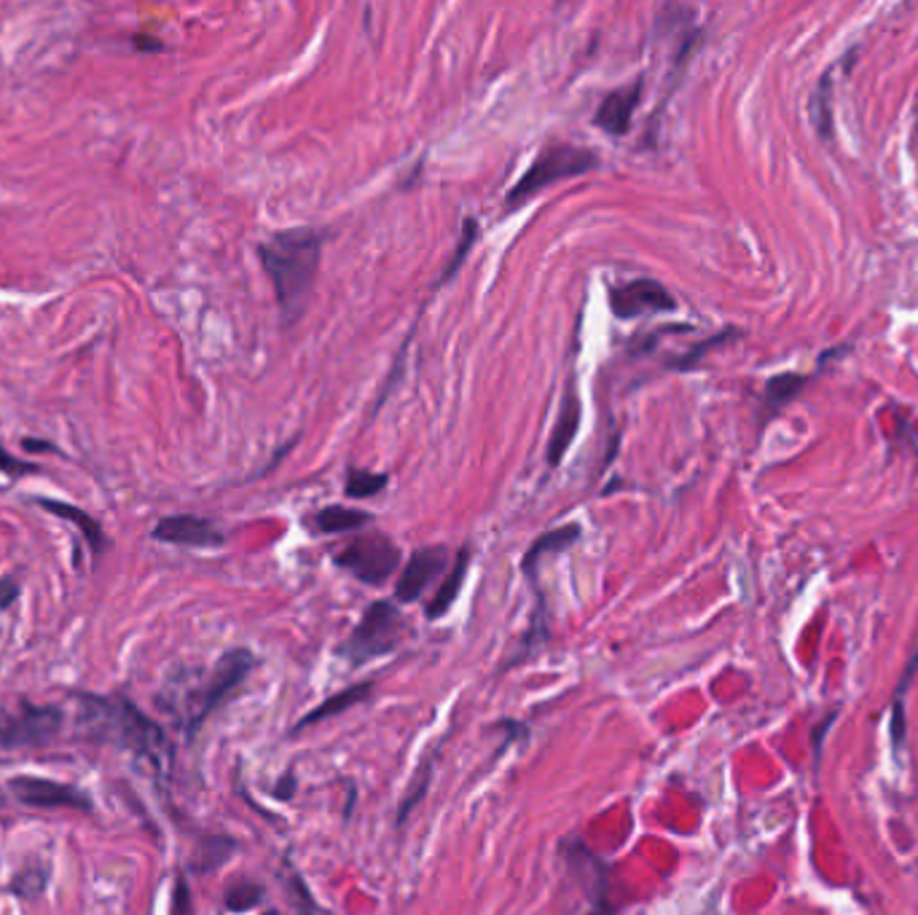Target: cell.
Segmentation results:
<instances>
[{"mask_svg": "<svg viewBox=\"0 0 918 915\" xmlns=\"http://www.w3.org/2000/svg\"><path fill=\"white\" fill-rule=\"evenodd\" d=\"M36 505H40L44 510H49L51 516H57V518H62V521L73 523V527L78 529L81 534H84L86 545H89V551L95 553V556H100V553L108 551L110 540H108L106 529H102V523L97 521L95 516H89L86 510L75 508V505H71V503H62V499L40 497V499H36Z\"/></svg>", "mask_w": 918, "mask_h": 915, "instance_id": "obj_16", "label": "cell"}, {"mask_svg": "<svg viewBox=\"0 0 918 915\" xmlns=\"http://www.w3.org/2000/svg\"><path fill=\"white\" fill-rule=\"evenodd\" d=\"M78 709V731L95 744H110L148 762L159 784H167L172 773L170 738L161 731L159 722L143 714L130 698L124 696H95V693H75Z\"/></svg>", "mask_w": 918, "mask_h": 915, "instance_id": "obj_1", "label": "cell"}, {"mask_svg": "<svg viewBox=\"0 0 918 915\" xmlns=\"http://www.w3.org/2000/svg\"><path fill=\"white\" fill-rule=\"evenodd\" d=\"M0 806H3V800H0Z\"/></svg>", "mask_w": 918, "mask_h": 915, "instance_id": "obj_30", "label": "cell"}, {"mask_svg": "<svg viewBox=\"0 0 918 915\" xmlns=\"http://www.w3.org/2000/svg\"><path fill=\"white\" fill-rule=\"evenodd\" d=\"M258 666L253 650L247 647H234L226 650L224 655L215 661V666L205 674V679L185 685L183 690H176V701H172V712L178 714L180 727L185 733V742H194L196 731L205 725V720L215 709L224 707L250 677V672Z\"/></svg>", "mask_w": 918, "mask_h": 915, "instance_id": "obj_3", "label": "cell"}, {"mask_svg": "<svg viewBox=\"0 0 918 915\" xmlns=\"http://www.w3.org/2000/svg\"><path fill=\"white\" fill-rule=\"evenodd\" d=\"M191 913H194V907H191L189 886H185V878H178V881H176V889H172V905H170V915H191Z\"/></svg>", "mask_w": 918, "mask_h": 915, "instance_id": "obj_27", "label": "cell"}, {"mask_svg": "<svg viewBox=\"0 0 918 915\" xmlns=\"http://www.w3.org/2000/svg\"><path fill=\"white\" fill-rule=\"evenodd\" d=\"M639 103H642V79H637L635 84H626L620 89L609 92L604 97L600 110L594 116V124L602 127L607 135L624 137L626 132L631 130V119H635Z\"/></svg>", "mask_w": 918, "mask_h": 915, "instance_id": "obj_13", "label": "cell"}, {"mask_svg": "<svg viewBox=\"0 0 918 915\" xmlns=\"http://www.w3.org/2000/svg\"><path fill=\"white\" fill-rule=\"evenodd\" d=\"M325 234L317 229H285L258 244V258L275 288L282 323L295 325L306 312L323 255Z\"/></svg>", "mask_w": 918, "mask_h": 915, "instance_id": "obj_2", "label": "cell"}, {"mask_svg": "<svg viewBox=\"0 0 918 915\" xmlns=\"http://www.w3.org/2000/svg\"><path fill=\"white\" fill-rule=\"evenodd\" d=\"M0 473L11 475V478H20V475H31V473H38V465H31L25 462V459H16L14 454L9 452V448L0 443Z\"/></svg>", "mask_w": 918, "mask_h": 915, "instance_id": "obj_26", "label": "cell"}, {"mask_svg": "<svg viewBox=\"0 0 918 915\" xmlns=\"http://www.w3.org/2000/svg\"><path fill=\"white\" fill-rule=\"evenodd\" d=\"M468 569H470V547H462V551L457 553L455 564H451L449 573L444 575V580L438 582V591H435L433 602L427 604V621H438V617H444L446 612L455 607V602L459 599V591H462V582L464 577H468Z\"/></svg>", "mask_w": 918, "mask_h": 915, "instance_id": "obj_18", "label": "cell"}, {"mask_svg": "<svg viewBox=\"0 0 918 915\" xmlns=\"http://www.w3.org/2000/svg\"><path fill=\"white\" fill-rule=\"evenodd\" d=\"M600 165V156L591 148H580V145L569 143H548L537 154V159L527 167V172L516 180L514 189L505 196V209H516L527 204L532 196L548 185L559 183L565 178H578V174L591 172Z\"/></svg>", "mask_w": 918, "mask_h": 915, "instance_id": "obj_5", "label": "cell"}, {"mask_svg": "<svg viewBox=\"0 0 918 915\" xmlns=\"http://www.w3.org/2000/svg\"><path fill=\"white\" fill-rule=\"evenodd\" d=\"M609 309L618 320H637L644 314L674 312L677 299L659 282V279H631V282L609 288Z\"/></svg>", "mask_w": 918, "mask_h": 915, "instance_id": "obj_9", "label": "cell"}, {"mask_svg": "<svg viewBox=\"0 0 918 915\" xmlns=\"http://www.w3.org/2000/svg\"><path fill=\"white\" fill-rule=\"evenodd\" d=\"M137 49H148V51H159L161 44L156 38H145V35H137Z\"/></svg>", "mask_w": 918, "mask_h": 915, "instance_id": "obj_29", "label": "cell"}, {"mask_svg": "<svg viewBox=\"0 0 918 915\" xmlns=\"http://www.w3.org/2000/svg\"><path fill=\"white\" fill-rule=\"evenodd\" d=\"M264 902V889L253 881H237L226 889L224 907L229 913H250Z\"/></svg>", "mask_w": 918, "mask_h": 915, "instance_id": "obj_22", "label": "cell"}, {"mask_svg": "<svg viewBox=\"0 0 918 915\" xmlns=\"http://www.w3.org/2000/svg\"><path fill=\"white\" fill-rule=\"evenodd\" d=\"M65 714L60 707H33L20 703L16 712L0 707V749L49 744L60 733Z\"/></svg>", "mask_w": 918, "mask_h": 915, "instance_id": "obj_7", "label": "cell"}, {"mask_svg": "<svg viewBox=\"0 0 918 915\" xmlns=\"http://www.w3.org/2000/svg\"><path fill=\"white\" fill-rule=\"evenodd\" d=\"M430 784H433V760H424L420 766V771H416V776L411 779L406 795L400 797L398 814H395V824H398V830H400V827H406L409 816L414 814V808L424 800V795L430 792Z\"/></svg>", "mask_w": 918, "mask_h": 915, "instance_id": "obj_21", "label": "cell"}, {"mask_svg": "<svg viewBox=\"0 0 918 915\" xmlns=\"http://www.w3.org/2000/svg\"><path fill=\"white\" fill-rule=\"evenodd\" d=\"M559 854L567 859L569 870L578 872L580 881H583V894L585 900H589V915H613L607 891V865H604L600 856L591 854L583 843L575 841V838L561 843Z\"/></svg>", "mask_w": 918, "mask_h": 915, "instance_id": "obj_10", "label": "cell"}, {"mask_svg": "<svg viewBox=\"0 0 918 915\" xmlns=\"http://www.w3.org/2000/svg\"><path fill=\"white\" fill-rule=\"evenodd\" d=\"M234 848H237V843L231 841V838H224V835L205 838V843H202V848H200V859L194 862V870L210 872L213 867L224 865V862L234 854Z\"/></svg>", "mask_w": 918, "mask_h": 915, "instance_id": "obj_23", "label": "cell"}, {"mask_svg": "<svg viewBox=\"0 0 918 915\" xmlns=\"http://www.w3.org/2000/svg\"><path fill=\"white\" fill-rule=\"evenodd\" d=\"M46 886H49V867L40 865V862H27V865L22 867V870H16V876L11 878L9 891L14 896H20V900L33 902L44 896Z\"/></svg>", "mask_w": 918, "mask_h": 915, "instance_id": "obj_20", "label": "cell"}, {"mask_svg": "<svg viewBox=\"0 0 918 915\" xmlns=\"http://www.w3.org/2000/svg\"><path fill=\"white\" fill-rule=\"evenodd\" d=\"M475 237H479V224H475L473 218H464V224H462V248H457V253L451 255V264L446 266V272H444V277H440V282H449V279L455 277V272L459 269V266H462V261H464V255H468V250L473 248Z\"/></svg>", "mask_w": 918, "mask_h": 915, "instance_id": "obj_25", "label": "cell"}, {"mask_svg": "<svg viewBox=\"0 0 918 915\" xmlns=\"http://www.w3.org/2000/svg\"><path fill=\"white\" fill-rule=\"evenodd\" d=\"M20 593H22L20 582H16L14 577H3V580H0V612L9 610L11 604L20 599Z\"/></svg>", "mask_w": 918, "mask_h": 915, "instance_id": "obj_28", "label": "cell"}, {"mask_svg": "<svg viewBox=\"0 0 918 915\" xmlns=\"http://www.w3.org/2000/svg\"><path fill=\"white\" fill-rule=\"evenodd\" d=\"M403 634V612L395 607V602L379 599V602L365 607L363 617L352 628L350 637L336 647V658L350 663L352 669H360L365 663L376 661V658H385L389 652L398 650Z\"/></svg>", "mask_w": 918, "mask_h": 915, "instance_id": "obj_4", "label": "cell"}, {"mask_svg": "<svg viewBox=\"0 0 918 915\" xmlns=\"http://www.w3.org/2000/svg\"><path fill=\"white\" fill-rule=\"evenodd\" d=\"M5 790L14 800L31 808H71V811H95V800L89 792L68 781L40 779V776H14L5 781Z\"/></svg>", "mask_w": 918, "mask_h": 915, "instance_id": "obj_8", "label": "cell"}, {"mask_svg": "<svg viewBox=\"0 0 918 915\" xmlns=\"http://www.w3.org/2000/svg\"><path fill=\"white\" fill-rule=\"evenodd\" d=\"M150 538L159 540V543L183 547H220L226 543V534L220 532L213 521L200 516H189V513L161 518L154 527V532H150Z\"/></svg>", "mask_w": 918, "mask_h": 915, "instance_id": "obj_12", "label": "cell"}, {"mask_svg": "<svg viewBox=\"0 0 918 915\" xmlns=\"http://www.w3.org/2000/svg\"><path fill=\"white\" fill-rule=\"evenodd\" d=\"M315 529L323 534H345V532H358V529L369 527L374 521V516L358 508H345V505H330V508H323L315 513Z\"/></svg>", "mask_w": 918, "mask_h": 915, "instance_id": "obj_19", "label": "cell"}, {"mask_svg": "<svg viewBox=\"0 0 918 915\" xmlns=\"http://www.w3.org/2000/svg\"><path fill=\"white\" fill-rule=\"evenodd\" d=\"M580 419H583V406H580L575 384H569V387L565 389V398H561L559 417H556L554 430H551V435H548V446H545V457H548L551 468H559L561 459L567 457L569 446H572V441L578 438Z\"/></svg>", "mask_w": 918, "mask_h": 915, "instance_id": "obj_14", "label": "cell"}, {"mask_svg": "<svg viewBox=\"0 0 918 915\" xmlns=\"http://www.w3.org/2000/svg\"><path fill=\"white\" fill-rule=\"evenodd\" d=\"M334 562L365 586H382L398 569L400 547L387 534L365 532L341 547Z\"/></svg>", "mask_w": 918, "mask_h": 915, "instance_id": "obj_6", "label": "cell"}, {"mask_svg": "<svg viewBox=\"0 0 918 915\" xmlns=\"http://www.w3.org/2000/svg\"><path fill=\"white\" fill-rule=\"evenodd\" d=\"M580 540V527L578 523H567V527L551 529V532L540 534L534 540L530 551L521 558V573L530 577L532 582H537V567L543 564V558L554 556V553H565L567 547H572Z\"/></svg>", "mask_w": 918, "mask_h": 915, "instance_id": "obj_17", "label": "cell"}, {"mask_svg": "<svg viewBox=\"0 0 918 915\" xmlns=\"http://www.w3.org/2000/svg\"><path fill=\"white\" fill-rule=\"evenodd\" d=\"M371 693H374V682H358V685L352 687H345V690L334 693V696L325 698L319 707L312 709V712H306L301 720H295V725L290 727V736H295V733L306 731V727H315L319 722L330 720V717H339L345 714L347 709L352 707H360V703H365L371 698Z\"/></svg>", "mask_w": 918, "mask_h": 915, "instance_id": "obj_15", "label": "cell"}, {"mask_svg": "<svg viewBox=\"0 0 918 915\" xmlns=\"http://www.w3.org/2000/svg\"><path fill=\"white\" fill-rule=\"evenodd\" d=\"M446 567H449V551L444 545L420 547L400 569L398 582H395V599L400 604L416 602L438 577L446 575Z\"/></svg>", "mask_w": 918, "mask_h": 915, "instance_id": "obj_11", "label": "cell"}, {"mask_svg": "<svg viewBox=\"0 0 918 915\" xmlns=\"http://www.w3.org/2000/svg\"><path fill=\"white\" fill-rule=\"evenodd\" d=\"M389 483L387 475H379V473H369V470H358L352 468L350 473H347V481H345V494L352 499H365V497H374V494H379L382 489H385Z\"/></svg>", "mask_w": 918, "mask_h": 915, "instance_id": "obj_24", "label": "cell"}]
</instances>
